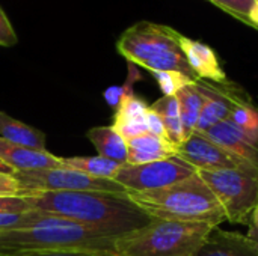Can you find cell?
I'll list each match as a JSON object with an SVG mask.
<instances>
[{
    "instance_id": "6da1fadb",
    "label": "cell",
    "mask_w": 258,
    "mask_h": 256,
    "mask_svg": "<svg viewBox=\"0 0 258 256\" xmlns=\"http://www.w3.org/2000/svg\"><path fill=\"white\" fill-rule=\"evenodd\" d=\"M24 199L32 210L62 216L116 238L133 234L156 220L128 193L32 190Z\"/></svg>"
},
{
    "instance_id": "7a4b0ae2",
    "label": "cell",
    "mask_w": 258,
    "mask_h": 256,
    "mask_svg": "<svg viewBox=\"0 0 258 256\" xmlns=\"http://www.w3.org/2000/svg\"><path fill=\"white\" fill-rule=\"evenodd\" d=\"M116 237L51 213H23L20 231L0 232V255L18 256L42 250H86L116 256Z\"/></svg>"
},
{
    "instance_id": "3957f363",
    "label": "cell",
    "mask_w": 258,
    "mask_h": 256,
    "mask_svg": "<svg viewBox=\"0 0 258 256\" xmlns=\"http://www.w3.org/2000/svg\"><path fill=\"white\" fill-rule=\"evenodd\" d=\"M128 196L159 220L209 223L212 226L227 222L221 202L198 172L172 186L148 192H128Z\"/></svg>"
},
{
    "instance_id": "277c9868",
    "label": "cell",
    "mask_w": 258,
    "mask_h": 256,
    "mask_svg": "<svg viewBox=\"0 0 258 256\" xmlns=\"http://www.w3.org/2000/svg\"><path fill=\"white\" fill-rule=\"evenodd\" d=\"M180 36L169 26L142 20L119 36L116 50L128 63L142 66L150 72L177 71L198 80L181 51Z\"/></svg>"
},
{
    "instance_id": "5b68a950",
    "label": "cell",
    "mask_w": 258,
    "mask_h": 256,
    "mask_svg": "<svg viewBox=\"0 0 258 256\" xmlns=\"http://www.w3.org/2000/svg\"><path fill=\"white\" fill-rule=\"evenodd\" d=\"M216 226L156 219L116 240V256H197Z\"/></svg>"
},
{
    "instance_id": "8992f818",
    "label": "cell",
    "mask_w": 258,
    "mask_h": 256,
    "mask_svg": "<svg viewBox=\"0 0 258 256\" xmlns=\"http://www.w3.org/2000/svg\"><path fill=\"white\" fill-rule=\"evenodd\" d=\"M198 174L221 202L227 222L248 226L258 205V170L222 169Z\"/></svg>"
},
{
    "instance_id": "52a82bcc",
    "label": "cell",
    "mask_w": 258,
    "mask_h": 256,
    "mask_svg": "<svg viewBox=\"0 0 258 256\" xmlns=\"http://www.w3.org/2000/svg\"><path fill=\"white\" fill-rule=\"evenodd\" d=\"M27 192H104V193H128L119 183L106 178H94L71 167H59L48 170L15 172L12 175ZM24 195V196H26ZM23 196V198H24Z\"/></svg>"
},
{
    "instance_id": "ba28073f",
    "label": "cell",
    "mask_w": 258,
    "mask_h": 256,
    "mask_svg": "<svg viewBox=\"0 0 258 256\" xmlns=\"http://www.w3.org/2000/svg\"><path fill=\"white\" fill-rule=\"evenodd\" d=\"M194 174L197 170L189 163L174 155L145 164L124 163L113 177V181L119 183L127 192H148L172 186Z\"/></svg>"
},
{
    "instance_id": "9c48e42d",
    "label": "cell",
    "mask_w": 258,
    "mask_h": 256,
    "mask_svg": "<svg viewBox=\"0 0 258 256\" xmlns=\"http://www.w3.org/2000/svg\"><path fill=\"white\" fill-rule=\"evenodd\" d=\"M177 157L189 163L197 172L222 169H254L243 160L237 158L215 142L197 133L189 136L181 145L177 146Z\"/></svg>"
},
{
    "instance_id": "30bf717a",
    "label": "cell",
    "mask_w": 258,
    "mask_h": 256,
    "mask_svg": "<svg viewBox=\"0 0 258 256\" xmlns=\"http://www.w3.org/2000/svg\"><path fill=\"white\" fill-rule=\"evenodd\" d=\"M0 160L15 172H33L63 167L60 157L48 151H36L21 145L11 143L0 137Z\"/></svg>"
},
{
    "instance_id": "8fae6325",
    "label": "cell",
    "mask_w": 258,
    "mask_h": 256,
    "mask_svg": "<svg viewBox=\"0 0 258 256\" xmlns=\"http://www.w3.org/2000/svg\"><path fill=\"white\" fill-rule=\"evenodd\" d=\"M203 136L258 170V145L249 140L245 133L230 119L212 127L203 133Z\"/></svg>"
},
{
    "instance_id": "7c38bea8",
    "label": "cell",
    "mask_w": 258,
    "mask_h": 256,
    "mask_svg": "<svg viewBox=\"0 0 258 256\" xmlns=\"http://www.w3.org/2000/svg\"><path fill=\"white\" fill-rule=\"evenodd\" d=\"M181 51L198 80H210L215 83H225L227 74L221 66L216 51L201 41L180 36Z\"/></svg>"
},
{
    "instance_id": "4fadbf2b",
    "label": "cell",
    "mask_w": 258,
    "mask_h": 256,
    "mask_svg": "<svg viewBox=\"0 0 258 256\" xmlns=\"http://www.w3.org/2000/svg\"><path fill=\"white\" fill-rule=\"evenodd\" d=\"M150 106L135 95L133 91H128L119 101L115 109L113 127L125 139H133L144 133H148L147 127V113Z\"/></svg>"
},
{
    "instance_id": "5bb4252c",
    "label": "cell",
    "mask_w": 258,
    "mask_h": 256,
    "mask_svg": "<svg viewBox=\"0 0 258 256\" xmlns=\"http://www.w3.org/2000/svg\"><path fill=\"white\" fill-rule=\"evenodd\" d=\"M197 256H258V246L248 235L216 226Z\"/></svg>"
},
{
    "instance_id": "9a60e30c",
    "label": "cell",
    "mask_w": 258,
    "mask_h": 256,
    "mask_svg": "<svg viewBox=\"0 0 258 256\" xmlns=\"http://www.w3.org/2000/svg\"><path fill=\"white\" fill-rule=\"evenodd\" d=\"M174 155H177V148L166 139H162L151 133H144L127 140L128 164H145Z\"/></svg>"
},
{
    "instance_id": "2e32d148",
    "label": "cell",
    "mask_w": 258,
    "mask_h": 256,
    "mask_svg": "<svg viewBox=\"0 0 258 256\" xmlns=\"http://www.w3.org/2000/svg\"><path fill=\"white\" fill-rule=\"evenodd\" d=\"M0 137L36 151H47L45 148V134L41 130H36L21 121L11 118L9 115L0 112Z\"/></svg>"
},
{
    "instance_id": "e0dca14e",
    "label": "cell",
    "mask_w": 258,
    "mask_h": 256,
    "mask_svg": "<svg viewBox=\"0 0 258 256\" xmlns=\"http://www.w3.org/2000/svg\"><path fill=\"white\" fill-rule=\"evenodd\" d=\"M86 137L92 142L98 155L121 164L127 163V142L113 125L94 127L86 133Z\"/></svg>"
},
{
    "instance_id": "ac0fdd59",
    "label": "cell",
    "mask_w": 258,
    "mask_h": 256,
    "mask_svg": "<svg viewBox=\"0 0 258 256\" xmlns=\"http://www.w3.org/2000/svg\"><path fill=\"white\" fill-rule=\"evenodd\" d=\"M150 109L160 115L166 130V137L175 148L187 139L183 128L180 104L177 97H162L156 103H153Z\"/></svg>"
},
{
    "instance_id": "d6986e66",
    "label": "cell",
    "mask_w": 258,
    "mask_h": 256,
    "mask_svg": "<svg viewBox=\"0 0 258 256\" xmlns=\"http://www.w3.org/2000/svg\"><path fill=\"white\" fill-rule=\"evenodd\" d=\"M175 97H177L178 104H180V115H181L183 128H184L186 137H189L195 133V127H197V122L200 119L206 95L195 81V83L183 88Z\"/></svg>"
},
{
    "instance_id": "ffe728a7",
    "label": "cell",
    "mask_w": 258,
    "mask_h": 256,
    "mask_svg": "<svg viewBox=\"0 0 258 256\" xmlns=\"http://www.w3.org/2000/svg\"><path fill=\"white\" fill-rule=\"evenodd\" d=\"M63 166L71 167L74 170L83 172L94 178H106L113 180L116 172L121 167V163L104 158L101 155L95 157H60Z\"/></svg>"
},
{
    "instance_id": "44dd1931",
    "label": "cell",
    "mask_w": 258,
    "mask_h": 256,
    "mask_svg": "<svg viewBox=\"0 0 258 256\" xmlns=\"http://www.w3.org/2000/svg\"><path fill=\"white\" fill-rule=\"evenodd\" d=\"M151 74L156 78L160 91L163 92V97H175L183 88L198 81L177 71H156Z\"/></svg>"
},
{
    "instance_id": "7402d4cb",
    "label": "cell",
    "mask_w": 258,
    "mask_h": 256,
    "mask_svg": "<svg viewBox=\"0 0 258 256\" xmlns=\"http://www.w3.org/2000/svg\"><path fill=\"white\" fill-rule=\"evenodd\" d=\"M210 2L228 12H231L233 15H237L239 18H243L245 21H248L249 12L255 3L254 0H210Z\"/></svg>"
},
{
    "instance_id": "603a6c76",
    "label": "cell",
    "mask_w": 258,
    "mask_h": 256,
    "mask_svg": "<svg viewBox=\"0 0 258 256\" xmlns=\"http://www.w3.org/2000/svg\"><path fill=\"white\" fill-rule=\"evenodd\" d=\"M30 205L20 196H0V213L3 214H21L30 211Z\"/></svg>"
},
{
    "instance_id": "cb8c5ba5",
    "label": "cell",
    "mask_w": 258,
    "mask_h": 256,
    "mask_svg": "<svg viewBox=\"0 0 258 256\" xmlns=\"http://www.w3.org/2000/svg\"><path fill=\"white\" fill-rule=\"evenodd\" d=\"M24 195H26V190L12 175L0 174V196H20V198H23Z\"/></svg>"
},
{
    "instance_id": "d4e9b609",
    "label": "cell",
    "mask_w": 258,
    "mask_h": 256,
    "mask_svg": "<svg viewBox=\"0 0 258 256\" xmlns=\"http://www.w3.org/2000/svg\"><path fill=\"white\" fill-rule=\"evenodd\" d=\"M18 42V38L15 35V30L12 24L9 23L6 14L0 8V45L3 47H12Z\"/></svg>"
},
{
    "instance_id": "484cf974",
    "label": "cell",
    "mask_w": 258,
    "mask_h": 256,
    "mask_svg": "<svg viewBox=\"0 0 258 256\" xmlns=\"http://www.w3.org/2000/svg\"><path fill=\"white\" fill-rule=\"evenodd\" d=\"M147 127H148V133L154 134V136H159L162 139H166V130H165V125H163V121L160 118L159 113H156L154 110L148 109V113H147ZM169 142V140H168Z\"/></svg>"
},
{
    "instance_id": "4316f807",
    "label": "cell",
    "mask_w": 258,
    "mask_h": 256,
    "mask_svg": "<svg viewBox=\"0 0 258 256\" xmlns=\"http://www.w3.org/2000/svg\"><path fill=\"white\" fill-rule=\"evenodd\" d=\"M18 256H112L106 253H95L86 250H42V252H30Z\"/></svg>"
},
{
    "instance_id": "83f0119b",
    "label": "cell",
    "mask_w": 258,
    "mask_h": 256,
    "mask_svg": "<svg viewBox=\"0 0 258 256\" xmlns=\"http://www.w3.org/2000/svg\"><path fill=\"white\" fill-rule=\"evenodd\" d=\"M21 226H23V213L21 214H3V213H0V232L20 231Z\"/></svg>"
},
{
    "instance_id": "f1b7e54d",
    "label": "cell",
    "mask_w": 258,
    "mask_h": 256,
    "mask_svg": "<svg viewBox=\"0 0 258 256\" xmlns=\"http://www.w3.org/2000/svg\"><path fill=\"white\" fill-rule=\"evenodd\" d=\"M248 237L255 243L258 246V210L255 208V211L252 213V217H251V222L248 225Z\"/></svg>"
},
{
    "instance_id": "f546056e",
    "label": "cell",
    "mask_w": 258,
    "mask_h": 256,
    "mask_svg": "<svg viewBox=\"0 0 258 256\" xmlns=\"http://www.w3.org/2000/svg\"><path fill=\"white\" fill-rule=\"evenodd\" d=\"M248 21H249L251 24H254L255 27H258V2L254 3L252 9H251V12H249V18H248Z\"/></svg>"
},
{
    "instance_id": "4dcf8cb0",
    "label": "cell",
    "mask_w": 258,
    "mask_h": 256,
    "mask_svg": "<svg viewBox=\"0 0 258 256\" xmlns=\"http://www.w3.org/2000/svg\"><path fill=\"white\" fill-rule=\"evenodd\" d=\"M0 174H5V175H14V174H15V170H14L12 167H9L5 161H2V160H0Z\"/></svg>"
},
{
    "instance_id": "1f68e13d",
    "label": "cell",
    "mask_w": 258,
    "mask_h": 256,
    "mask_svg": "<svg viewBox=\"0 0 258 256\" xmlns=\"http://www.w3.org/2000/svg\"><path fill=\"white\" fill-rule=\"evenodd\" d=\"M254 2H258V0H254Z\"/></svg>"
},
{
    "instance_id": "d6a6232c",
    "label": "cell",
    "mask_w": 258,
    "mask_h": 256,
    "mask_svg": "<svg viewBox=\"0 0 258 256\" xmlns=\"http://www.w3.org/2000/svg\"><path fill=\"white\" fill-rule=\"evenodd\" d=\"M257 210H258V205H257Z\"/></svg>"
},
{
    "instance_id": "836d02e7",
    "label": "cell",
    "mask_w": 258,
    "mask_h": 256,
    "mask_svg": "<svg viewBox=\"0 0 258 256\" xmlns=\"http://www.w3.org/2000/svg\"><path fill=\"white\" fill-rule=\"evenodd\" d=\"M0 256H3V255H0Z\"/></svg>"
}]
</instances>
